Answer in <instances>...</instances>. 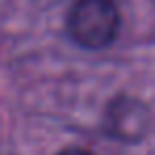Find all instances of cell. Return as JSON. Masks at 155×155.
Listing matches in <instances>:
<instances>
[{
  "instance_id": "obj_1",
  "label": "cell",
  "mask_w": 155,
  "mask_h": 155,
  "mask_svg": "<svg viewBox=\"0 0 155 155\" xmlns=\"http://www.w3.org/2000/svg\"><path fill=\"white\" fill-rule=\"evenodd\" d=\"M121 26V15L113 0H77L68 13V32L85 49L108 47Z\"/></svg>"
},
{
  "instance_id": "obj_3",
  "label": "cell",
  "mask_w": 155,
  "mask_h": 155,
  "mask_svg": "<svg viewBox=\"0 0 155 155\" xmlns=\"http://www.w3.org/2000/svg\"><path fill=\"white\" fill-rule=\"evenodd\" d=\"M58 155H94L91 151L87 149H79V147H68V149H62Z\"/></svg>"
},
{
  "instance_id": "obj_2",
  "label": "cell",
  "mask_w": 155,
  "mask_h": 155,
  "mask_svg": "<svg viewBox=\"0 0 155 155\" xmlns=\"http://www.w3.org/2000/svg\"><path fill=\"white\" fill-rule=\"evenodd\" d=\"M149 127V110L142 102L132 98H119L108 108L106 130L121 140H140Z\"/></svg>"
}]
</instances>
